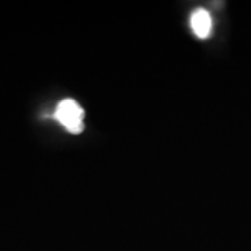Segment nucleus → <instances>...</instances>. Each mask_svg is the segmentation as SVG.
<instances>
[{"instance_id": "nucleus-1", "label": "nucleus", "mask_w": 251, "mask_h": 251, "mask_svg": "<svg viewBox=\"0 0 251 251\" xmlns=\"http://www.w3.org/2000/svg\"><path fill=\"white\" fill-rule=\"evenodd\" d=\"M85 112L74 99H64L58 103L54 118L70 134H80L84 130Z\"/></svg>"}, {"instance_id": "nucleus-2", "label": "nucleus", "mask_w": 251, "mask_h": 251, "mask_svg": "<svg viewBox=\"0 0 251 251\" xmlns=\"http://www.w3.org/2000/svg\"><path fill=\"white\" fill-rule=\"evenodd\" d=\"M191 29L198 39L205 40L212 33V18L211 14L203 8H197L191 14L190 19Z\"/></svg>"}]
</instances>
